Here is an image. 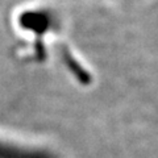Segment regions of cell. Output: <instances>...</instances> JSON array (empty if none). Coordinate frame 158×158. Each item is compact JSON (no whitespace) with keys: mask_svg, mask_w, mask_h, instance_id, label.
I'll list each match as a JSON object with an SVG mask.
<instances>
[{"mask_svg":"<svg viewBox=\"0 0 158 158\" xmlns=\"http://www.w3.org/2000/svg\"><path fill=\"white\" fill-rule=\"evenodd\" d=\"M0 158H56L52 152L23 146L0 138Z\"/></svg>","mask_w":158,"mask_h":158,"instance_id":"6da1fadb","label":"cell"}]
</instances>
